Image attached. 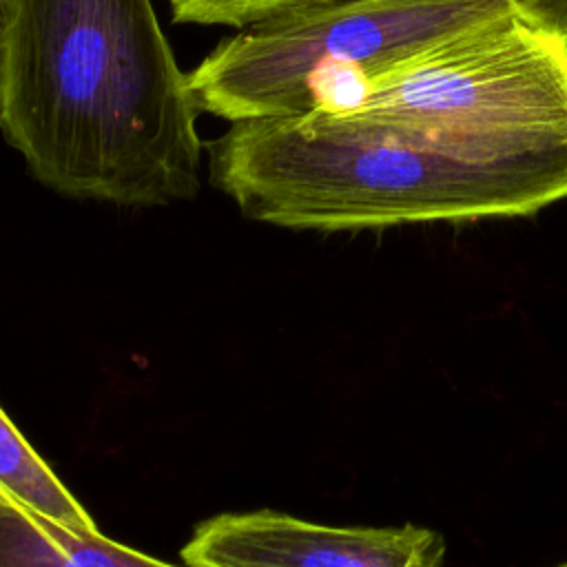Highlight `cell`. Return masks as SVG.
I'll return each mask as SVG.
<instances>
[{
    "instance_id": "1",
    "label": "cell",
    "mask_w": 567,
    "mask_h": 567,
    "mask_svg": "<svg viewBox=\"0 0 567 567\" xmlns=\"http://www.w3.org/2000/svg\"><path fill=\"white\" fill-rule=\"evenodd\" d=\"M213 184L290 230L527 217L567 202V0H532L372 73L303 115L233 122Z\"/></svg>"
},
{
    "instance_id": "8",
    "label": "cell",
    "mask_w": 567,
    "mask_h": 567,
    "mask_svg": "<svg viewBox=\"0 0 567 567\" xmlns=\"http://www.w3.org/2000/svg\"><path fill=\"white\" fill-rule=\"evenodd\" d=\"M7 2L9 0H0V24H2V18H4V11H7Z\"/></svg>"
},
{
    "instance_id": "7",
    "label": "cell",
    "mask_w": 567,
    "mask_h": 567,
    "mask_svg": "<svg viewBox=\"0 0 567 567\" xmlns=\"http://www.w3.org/2000/svg\"><path fill=\"white\" fill-rule=\"evenodd\" d=\"M175 22L246 29L315 0H166Z\"/></svg>"
},
{
    "instance_id": "4",
    "label": "cell",
    "mask_w": 567,
    "mask_h": 567,
    "mask_svg": "<svg viewBox=\"0 0 567 567\" xmlns=\"http://www.w3.org/2000/svg\"><path fill=\"white\" fill-rule=\"evenodd\" d=\"M186 567H443L430 527H337L255 509L202 520L179 551Z\"/></svg>"
},
{
    "instance_id": "6",
    "label": "cell",
    "mask_w": 567,
    "mask_h": 567,
    "mask_svg": "<svg viewBox=\"0 0 567 567\" xmlns=\"http://www.w3.org/2000/svg\"><path fill=\"white\" fill-rule=\"evenodd\" d=\"M0 494L33 514L73 529L100 532L93 516L20 434L0 408Z\"/></svg>"
},
{
    "instance_id": "2",
    "label": "cell",
    "mask_w": 567,
    "mask_h": 567,
    "mask_svg": "<svg viewBox=\"0 0 567 567\" xmlns=\"http://www.w3.org/2000/svg\"><path fill=\"white\" fill-rule=\"evenodd\" d=\"M199 106L153 0H9L0 133L47 188L168 206L202 186Z\"/></svg>"
},
{
    "instance_id": "3",
    "label": "cell",
    "mask_w": 567,
    "mask_h": 567,
    "mask_svg": "<svg viewBox=\"0 0 567 567\" xmlns=\"http://www.w3.org/2000/svg\"><path fill=\"white\" fill-rule=\"evenodd\" d=\"M532 0H315L239 29L190 73L199 113L299 115L328 73H372Z\"/></svg>"
},
{
    "instance_id": "9",
    "label": "cell",
    "mask_w": 567,
    "mask_h": 567,
    "mask_svg": "<svg viewBox=\"0 0 567 567\" xmlns=\"http://www.w3.org/2000/svg\"><path fill=\"white\" fill-rule=\"evenodd\" d=\"M556 567H567V563H560V565H556Z\"/></svg>"
},
{
    "instance_id": "5",
    "label": "cell",
    "mask_w": 567,
    "mask_h": 567,
    "mask_svg": "<svg viewBox=\"0 0 567 567\" xmlns=\"http://www.w3.org/2000/svg\"><path fill=\"white\" fill-rule=\"evenodd\" d=\"M0 567H186L171 565L100 532L60 527L0 494Z\"/></svg>"
}]
</instances>
